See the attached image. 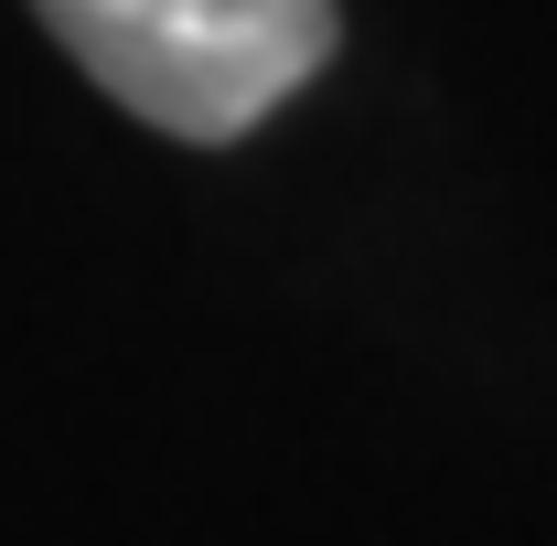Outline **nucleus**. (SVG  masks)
<instances>
[{"label": "nucleus", "instance_id": "f257e3e1", "mask_svg": "<svg viewBox=\"0 0 557 546\" xmlns=\"http://www.w3.org/2000/svg\"><path fill=\"white\" fill-rule=\"evenodd\" d=\"M33 11L129 119L172 139H247L322 75L344 33V0H33Z\"/></svg>", "mask_w": 557, "mask_h": 546}]
</instances>
